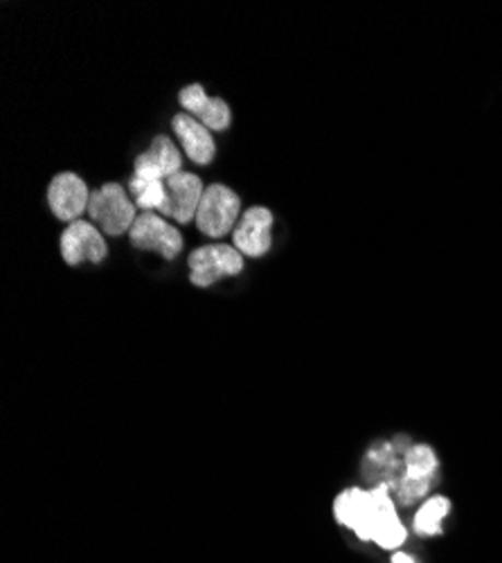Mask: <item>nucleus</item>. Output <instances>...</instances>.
I'll use <instances>...</instances> for the list:
<instances>
[{"instance_id":"1","label":"nucleus","mask_w":502,"mask_h":563,"mask_svg":"<svg viewBox=\"0 0 502 563\" xmlns=\"http://www.w3.org/2000/svg\"><path fill=\"white\" fill-rule=\"evenodd\" d=\"M334 520L361 543H372L376 532L399 518V505L390 486H347L331 505Z\"/></svg>"},{"instance_id":"2","label":"nucleus","mask_w":502,"mask_h":563,"mask_svg":"<svg viewBox=\"0 0 502 563\" xmlns=\"http://www.w3.org/2000/svg\"><path fill=\"white\" fill-rule=\"evenodd\" d=\"M440 480V458L431 444L415 442L404 456V473L393 490L399 509H415L427 501Z\"/></svg>"},{"instance_id":"3","label":"nucleus","mask_w":502,"mask_h":563,"mask_svg":"<svg viewBox=\"0 0 502 563\" xmlns=\"http://www.w3.org/2000/svg\"><path fill=\"white\" fill-rule=\"evenodd\" d=\"M415 442L408 435H395L393 439H376L367 446L361 460V476L365 486H397L404 473V456Z\"/></svg>"},{"instance_id":"4","label":"nucleus","mask_w":502,"mask_h":563,"mask_svg":"<svg viewBox=\"0 0 502 563\" xmlns=\"http://www.w3.org/2000/svg\"><path fill=\"white\" fill-rule=\"evenodd\" d=\"M89 214L106 235L118 237L133 228L136 203L129 201L122 185L106 183L97 192L91 195Z\"/></svg>"},{"instance_id":"5","label":"nucleus","mask_w":502,"mask_h":563,"mask_svg":"<svg viewBox=\"0 0 502 563\" xmlns=\"http://www.w3.org/2000/svg\"><path fill=\"white\" fill-rule=\"evenodd\" d=\"M240 210H242V201L233 190H230V187L225 185L206 187L199 212H197L199 231L212 239L225 237L240 223L237 221Z\"/></svg>"},{"instance_id":"6","label":"nucleus","mask_w":502,"mask_h":563,"mask_svg":"<svg viewBox=\"0 0 502 563\" xmlns=\"http://www.w3.org/2000/svg\"><path fill=\"white\" fill-rule=\"evenodd\" d=\"M244 269V257L227 244L203 246L189 255V280L195 286H210L221 278L237 275Z\"/></svg>"},{"instance_id":"7","label":"nucleus","mask_w":502,"mask_h":563,"mask_svg":"<svg viewBox=\"0 0 502 563\" xmlns=\"http://www.w3.org/2000/svg\"><path fill=\"white\" fill-rule=\"evenodd\" d=\"M129 235H131L133 248L156 250L165 259H174L183 248L180 233L174 228L172 223H167L163 216L153 214V212L140 214L133 223V228L129 231Z\"/></svg>"},{"instance_id":"8","label":"nucleus","mask_w":502,"mask_h":563,"mask_svg":"<svg viewBox=\"0 0 502 563\" xmlns=\"http://www.w3.org/2000/svg\"><path fill=\"white\" fill-rule=\"evenodd\" d=\"M48 201L57 219L74 223L80 221L84 210H89L91 195L86 183L80 176L72 172H63L52 178L48 187Z\"/></svg>"},{"instance_id":"9","label":"nucleus","mask_w":502,"mask_h":563,"mask_svg":"<svg viewBox=\"0 0 502 563\" xmlns=\"http://www.w3.org/2000/svg\"><path fill=\"white\" fill-rule=\"evenodd\" d=\"M61 255L70 267L82 265V261H95V265H100L106 257V244L93 223L74 221L61 235Z\"/></svg>"},{"instance_id":"10","label":"nucleus","mask_w":502,"mask_h":563,"mask_svg":"<svg viewBox=\"0 0 502 563\" xmlns=\"http://www.w3.org/2000/svg\"><path fill=\"white\" fill-rule=\"evenodd\" d=\"M203 192L206 187L199 176L178 172L176 176L167 178V203L161 212L176 219L178 223H189L191 219H197Z\"/></svg>"},{"instance_id":"11","label":"nucleus","mask_w":502,"mask_h":563,"mask_svg":"<svg viewBox=\"0 0 502 563\" xmlns=\"http://www.w3.org/2000/svg\"><path fill=\"white\" fill-rule=\"evenodd\" d=\"M270 228H273V214L266 208H250L242 214L235 225V248L246 257H261L270 248Z\"/></svg>"},{"instance_id":"12","label":"nucleus","mask_w":502,"mask_h":563,"mask_svg":"<svg viewBox=\"0 0 502 563\" xmlns=\"http://www.w3.org/2000/svg\"><path fill=\"white\" fill-rule=\"evenodd\" d=\"M180 172V154L174 142L165 136H159L151 142L149 152L136 159V174L138 178L151 180H167Z\"/></svg>"},{"instance_id":"13","label":"nucleus","mask_w":502,"mask_h":563,"mask_svg":"<svg viewBox=\"0 0 502 563\" xmlns=\"http://www.w3.org/2000/svg\"><path fill=\"white\" fill-rule=\"evenodd\" d=\"M180 104L191 118L212 131H225L230 127V108L223 99L208 97L203 86L191 84L180 91Z\"/></svg>"},{"instance_id":"14","label":"nucleus","mask_w":502,"mask_h":563,"mask_svg":"<svg viewBox=\"0 0 502 563\" xmlns=\"http://www.w3.org/2000/svg\"><path fill=\"white\" fill-rule=\"evenodd\" d=\"M453 512V501L446 494H431L412 512L410 532L423 541L446 535V520Z\"/></svg>"},{"instance_id":"15","label":"nucleus","mask_w":502,"mask_h":563,"mask_svg":"<svg viewBox=\"0 0 502 563\" xmlns=\"http://www.w3.org/2000/svg\"><path fill=\"white\" fill-rule=\"evenodd\" d=\"M172 127L191 163H197V165L212 163L214 140H212V133L208 127H203L197 118H191L189 113H180V116H176Z\"/></svg>"},{"instance_id":"16","label":"nucleus","mask_w":502,"mask_h":563,"mask_svg":"<svg viewBox=\"0 0 502 563\" xmlns=\"http://www.w3.org/2000/svg\"><path fill=\"white\" fill-rule=\"evenodd\" d=\"M129 192L136 199V206L151 212L163 210L167 203V180H151L133 176L129 183Z\"/></svg>"},{"instance_id":"17","label":"nucleus","mask_w":502,"mask_h":563,"mask_svg":"<svg viewBox=\"0 0 502 563\" xmlns=\"http://www.w3.org/2000/svg\"><path fill=\"white\" fill-rule=\"evenodd\" d=\"M390 563H421V561L408 550H397L390 554Z\"/></svg>"}]
</instances>
